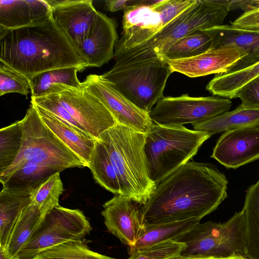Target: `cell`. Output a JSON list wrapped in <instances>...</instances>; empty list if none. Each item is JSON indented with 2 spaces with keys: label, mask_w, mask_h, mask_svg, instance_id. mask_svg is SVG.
<instances>
[{
  "label": "cell",
  "mask_w": 259,
  "mask_h": 259,
  "mask_svg": "<svg viewBox=\"0 0 259 259\" xmlns=\"http://www.w3.org/2000/svg\"><path fill=\"white\" fill-rule=\"evenodd\" d=\"M228 180L211 164L189 161L156 185L141 210L144 226L201 220L227 197Z\"/></svg>",
  "instance_id": "6da1fadb"
},
{
  "label": "cell",
  "mask_w": 259,
  "mask_h": 259,
  "mask_svg": "<svg viewBox=\"0 0 259 259\" xmlns=\"http://www.w3.org/2000/svg\"><path fill=\"white\" fill-rule=\"evenodd\" d=\"M0 62L30 81L49 70L88 64L52 16L38 23L0 31Z\"/></svg>",
  "instance_id": "7a4b0ae2"
},
{
  "label": "cell",
  "mask_w": 259,
  "mask_h": 259,
  "mask_svg": "<svg viewBox=\"0 0 259 259\" xmlns=\"http://www.w3.org/2000/svg\"><path fill=\"white\" fill-rule=\"evenodd\" d=\"M146 137L145 133L116 124L98 138L106 148L117 174L120 195L141 206L146 203L156 186L148 172Z\"/></svg>",
  "instance_id": "3957f363"
},
{
  "label": "cell",
  "mask_w": 259,
  "mask_h": 259,
  "mask_svg": "<svg viewBox=\"0 0 259 259\" xmlns=\"http://www.w3.org/2000/svg\"><path fill=\"white\" fill-rule=\"evenodd\" d=\"M230 11L225 0H196L156 35L134 48L115 51V66L161 58L180 39L198 30L223 25Z\"/></svg>",
  "instance_id": "277c9868"
},
{
  "label": "cell",
  "mask_w": 259,
  "mask_h": 259,
  "mask_svg": "<svg viewBox=\"0 0 259 259\" xmlns=\"http://www.w3.org/2000/svg\"><path fill=\"white\" fill-rule=\"evenodd\" d=\"M212 134L184 126L154 123L146 134L144 150L151 181L158 184L195 155Z\"/></svg>",
  "instance_id": "5b68a950"
},
{
  "label": "cell",
  "mask_w": 259,
  "mask_h": 259,
  "mask_svg": "<svg viewBox=\"0 0 259 259\" xmlns=\"http://www.w3.org/2000/svg\"><path fill=\"white\" fill-rule=\"evenodd\" d=\"M20 121L22 131V146L13 163L0 174L2 184L27 162L63 170L85 167L80 159L45 124L33 104L31 103L25 116Z\"/></svg>",
  "instance_id": "8992f818"
},
{
  "label": "cell",
  "mask_w": 259,
  "mask_h": 259,
  "mask_svg": "<svg viewBox=\"0 0 259 259\" xmlns=\"http://www.w3.org/2000/svg\"><path fill=\"white\" fill-rule=\"evenodd\" d=\"M173 73L163 58L120 66H113L102 74L114 83L118 91L138 108L149 114L163 96Z\"/></svg>",
  "instance_id": "52a82bcc"
},
{
  "label": "cell",
  "mask_w": 259,
  "mask_h": 259,
  "mask_svg": "<svg viewBox=\"0 0 259 259\" xmlns=\"http://www.w3.org/2000/svg\"><path fill=\"white\" fill-rule=\"evenodd\" d=\"M178 241L186 245L180 255L184 257L246 256L244 212L235 213L224 223H199Z\"/></svg>",
  "instance_id": "ba28073f"
},
{
  "label": "cell",
  "mask_w": 259,
  "mask_h": 259,
  "mask_svg": "<svg viewBox=\"0 0 259 259\" xmlns=\"http://www.w3.org/2000/svg\"><path fill=\"white\" fill-rule=\"evenodd\" d=\"M91 230L89 222L81 210L58 205L45 215L16 259H33L51 247L70 240H81Z\"/></svg>",
  "instance_id": "9c48e42d"
},
{
  "label": "cell",
  "mask_w": 259,
  "mask_h": 259,
  "mask_svg": "<svg viewBox=\"0 0 259 259\" xmlns=\"http://www.w3.org/2000/svg\"><path fill=\"white\" fill-rule=\"evenodd\" d=\"M231 106V100L224 97H194L184 94L179 97H163L152 109L149 116L154 123L181 126L208 121L229 111Z\"/></svg>",
  "instance_id": "30bf717a"
},
{
  "label": "cell",
  "mask_w": 259,
  "mask_h": 259,
  "mask_svg": "<svg viewBox=\"0 0 259 259\" xmlns=\"http://www.w3.org/2000/svg\"><path fill=\"white\" fill-rule=\"evenodd\" d=\"M82 87L98 98L111 113L117 124L147 134L153 124L149 114L138 108L102 75L90 74Z\"/></svg>",
  "instance_id": "8fae6325"
},
{
  "label": "cell",
  "mask_w": 259,
  "mask_h": 259,
  "mask_svg": "<svg viewBox=\"0 0 259 259\" xmlns=\"http://www.w3.org/2000/svg\"><path fill=\"white\" fill-rule=\"evenodd\" d=\"M58 95L62 104L82 130L96 139L103 132L117 124L102 103L83 87L71 89Z\"/></svg>",
  "instance_id": "7c38bea8"
},
{
  "label": "cell",
  "mask_w": 259,
  "mask_h": 259,
  "mask_svg": "<svg viewBox=\"0 0 259 259\" xmlns=\"http://www.w3.org/2000/svg\"><path fill=\"white\" fill-rule=\"evenodd\" d=\"M103 206L101 214L107 230L130 248L134 246L144 228L141 206L117 194Z\"/></svg>",
  "instance_id": "4fadbf2b"
},
{
  "label": "cell",
  "mask_w": 259,
  "mask_h": 259,
  "mask_svg": "<svg viewBox=\"0 0 259 259\" xmlns=\"http://www.w3.org/2000/svg\"><path fill=\"white\" fill-rule=\"evenodd\" d=\"M47 2L51 7L54 20L78 51L98 16V11L93 6V1L47 0Z\"/></svg>",
  "instance_id": "5bb4252c"
},
{
  "label": "cell",
  "mask_w": 259,
  "mask_h": 259,
  "mask_svg": "<svg viewBox=\"0 0 259 259\" xmlns=\"http://www.w3.org/2000/svg\"><path fill=\"white\" fill-rule=\"evenodd\" d=\"M211 157L228 168L259 159V127H249L224 132L219 138Z\"/></svg>",
  "instance_id": "9a60e30c"
},
{
  "label": "cell",
  "mask_w": 259,
  "mask_h": 259,
  "mask_svg": "<svg viewBox=\"0 0 259 259\" xmlns=\"http://www.w3.org/2000/svg\"><path fill=\"white\" fill-rule=\"evenodd\" d=\"M247 52L235 45H228L210 49L194 57L180 59H164L172 72H177L189 77L195 78L211 74H220L229 69Z\"/></svg>",
  "instance_id": "2e32d148"
},
{
  "label": "cell",
  "mask_w": 259,
  "mask_h": 259,
  "mask_svg": "<svg viewBox=\"0 0 259 259\" xmlns=\"http://www.w3.org/2000/svg\"><path fill=\"white\" fill-rule=\"evenodd\" d=\"M122 31L115 51L127 50L152 38L163 28L159 13L151 7L136 6L123 11Z\"/></svg>",
  "instance_id": "e0dca14e"
},
{
  "label": "cell",
  "mask_w": 259,
  "mask_h": 259,
  "mask_svg": "<svg viewBox=\"0 0 259 259\" xmlns=\"http://www.w3.org/2000/svg\"><path fill=\"white\" fill-rule=\"evenodd\" d=\"M117 26L113 18L98 11L95 23L78 48L89 67H100L114 57Z\"/></svg>",
  "instance_id": "ac0fdd59"
},
{
  "label": "cell",
  "mask_w": 259,
  "mask_h": 259,
  "mask_svg": "<svg viewBox=\"0 0 259 259\" xmlns=\"http://www.w3.org/2000/svg\"><path fill=\"white\" fill-rule=\"evenodd\" d=\"M203 30L211 38L210 49L232 45L247 52L246 56L230 67L227 72L236 71L259 62V31L223 24Z\"/></svg>",
  "instance_id": "d6986e66"
},
{
  "label": "cell",
  "mask_w": 259,
  "mask_h": 259,
  "mask_svg": "<svg viewBox=\"0 0 259 259\" xmlns=\"http://www.w3.org/2000/svg\"><path fill=\"white\" fill-rule=\"evenodd\" d=\"M52 17L47 1L1 0L0 31L42 22Z\"/></svg>",
  "instance_id": "ffe728a7"
},
{
  "label": "cell",
  "mask_w": 259,
  "mask_h": 259,
  "mask_svg": "<svg viewBox=\"0 0 259 259\" xmlns=\"http://www.w3.org/2000/svg\"><path fill=\"white\" fill-rule=\"evenodd\" d=\"M34 105L45 124L88 167L98 139L62 121L49 112Z\"/></svg>",
  "instance_id": "44dd1931"
},
{
  "label": "cell",
  "mask_w": 259,
  "mask_h": 259,
  "mask_svg": "<svg viewBox=\"0 0 259 259\" xmlns=\"http://www.w3.org/2000/svg\"><path fill=\"white\" fill-rule=\"evenodd\" d=\"M40 185L26 188L3 187L0 193V247L5 250L16 223L23 209L31 203L33 193Z\"/></svg>",
  "instance_id": "7402d4cb"
},
{
  "label": "cell",
  "mask_w": 259,
  "mask_h": 259,
  "mask_svg": "<svg viewBox=\"0 0 259 259\" xmlns=\"http://www.w3.org/2000/svg\"><path fill=\"white\" fill-rule=\"evenodd\" d=\"M77 67H68L42 72L29 81L31 97L36 98L59 94L71 89H80L82 82L77 73Z\"/></svg>",
  "instance_id": "603a6c76"
},
{
  "label": "cell",
  "mask_w": 259,
  "mask_h": 259,
  "mask_svg": "<svg viewBox=\"0 0 259 259\" xmlns=\"http://www.w3.org/2000/svg\"><path fill=\"white\" fill-rule=\"evenodd\" d=\"M192 218L144 226L135 245L130 248V255L135 251L168 240L179 241L200 223Z\"/></svg>",
  "instance_id": "cb8c5ba5"
},
{
  "label": "cell",
  "mask_w": 259,
  "mask_h": 259,
  "mask_svg": "<svg viewBox=\"0 0 259 259\" xmlns=\"http://www.w3.org/2000/svg\"><path fill=\"white\" fill-rule=\"evenodd\" d=\"M192 125L195 131L212 135L245 127H259V109L245 107L241 104L231 111Z\"/></svg>",
  "instance_id": "d4e9b609"
},
{
  "label": "cell",
  "mask_w": 259,
  "mask_h": 259,
  "mask_svg": "<svg viewBox=\"0 0 259 259\" xmlns=\"http://www.w3.org/2000/svg\"><path fill=\"white\" fill-rule=\"evenodd\" d=\"M45 217L32 202L23 209L12 231L6 250L10 259H16L19 251L38 229Z\"/></svg>",
  "instance_id": "484cf974"
},
{
  "label": "cell",
  "mask_w": 259,
  "mask_h": 259,
  "mask_svg": "<svg viewBox=\"0 0 259 259\" xmlns=\"http://www.w3.org/2000/svg\"><path fill=\"white\" fill-rule=\"evenodd\" d=\"M259 76V62L245 68L217 74L206 85L213 96L232 99L244 85Z\"/></svg>",
  "instance_id": "4316f807"
},
{
  "label": "cell",
  "mask_w": 259,
  "mask_h": 259,
  "mask_svg": "<svg viewBox=\"0 0 259 259\" xmlns=\"http://www.w3.org/2000/svg\"><path fill=\"white\" fill-rule=\"evenodd\" d=\"M242 210L245 221L246 256L259 259V180L247 190Z\"/></svg>",
  "instance_id": "83f0119b"
},
{
  "label": "cell",
  "mask_w": 259,
  "mask_h": 259,
  "mask_svg": "<svg viewBox=\"0 0 259 259\" xmlns=\"http://www.w3.org/2000/svg\"><path fill=\"white\" fill-rule=\"evenodd\" d=\"M95 181L115 195L120 194L118 178L108 152L98 139L88 166Z\"/></svg>",
  "instance_id": "f1b7e54d"
},
{
  "label": "cell",
  "mask_w": 259,
  "mask_h": 259,
  "mask_svg": "<svg viewBox=\"0 0 259 259\" xmlns=\"http://www.w3.org/2000/svg\"><path fill=\"white\" fill-rule=\"evenodd\" d=\"M62 170L56 167L27 162L2 184L3 187L8 188H26L39 186L53 175Z\"/></svg>",
  "instance_id": "f546056e"
},
{
  "label": "cell",
  "mask_w": 259,
  "mask_h": 259,
  "mask_svg": "<svg viewBox=\"0 0 259 259\" xmlns=\"http://www.w3.org/2000/svg\"><path fill=\"white\" fill-rule=\"evenodd\" d=\"M211 46L210 36L203 30H198L177 41L162 58L168 60L190 58L205 53Z\"/></svg>",
  "instance_id": "4dcf8cb0"
},
{
  "label": "cell",
  "mask_w": 259,
  "mask_h": 259,
  "mask_svg": "<svg viewBox=\"0 0 259 259\" xmlns=\"http://www.w3.org/2000/svg\"><path fill=\"white\" fill-rule=\"evenodd\" d=\"M33 259H117L90 250L81 240L68 241L47 248Z\"/></svg>",
  "instance_id": "1f68e13d"
},
{
  "label": "cell",
  "mask_w": 259,
  "mask_h": 259,
  "mask_svg": "<svg viewBox=\"0 0 259 259\" xmlns=\"http://www.w3.org/2000/svg\"><path fill=\"white\" fill-rule=\"evenodd\" d=\"M22 131L20 121L0 130V174L8 168L18 156L21 146Z\"/></svg>",
  "instance_id": "d6a6232c"
},
{
  "label": "cell",
  "mask_w": 259,
  "mask_h": 259,
  "mask_svg": "<svg viewBox=\"0 0 259 259\" xmlns=\"http://www.w3.org/2000/svg\"><path fill=\"white\" fill-rule=\"evenodd\" d=\"M64 191L60 172H57L43 182L34 191L32 202L36 204L45 216L59 205V197Z\"/></svg>",
  "instance_id": "836d02e7"
},
{
  "label": "cell",
  "mask_w": 259,
  "mask_h": 259,
  "mask_svg": "<svg viewBox=\"0 0 259 259\" xmlns=\"http://www.w3.org/2000/svg\"><path fill=\"white\" fill-rule=\"evenodd\" d=\"M185 247L184 242L168 240L137 250L128 259H172L180 256Z\"/></svg>",
  "instance_id": "e575fe53"
},
{
  "label": "cell",
  "mask_w": 259,
  "mask_h": 259,
  "mask_svg": "<svg viewBox=\"0 0 259 259\" xmlns=\"http://www.w3.org/2000/svg\"><path fill=\"white\" fill-rule=\"evenodd\" d=\"M13 93L27 97L31 93L30 82L23 75L0 62V96Z\"/></svg>",
  "instance_id": "d590c367"
},
{
  "label": "cell",
  "mask_w": 259,
  "mask_h": 259,
  "mask_svg": "<svg viewBox=\"0 0 259 259\" xmlns=\"http://www.w3.org/2000/svg\"><path fill=\"white\" fill-rule=\"evenodd\" d=\"M31 103L49 112L62 121L83 131L79 123L62 104L58 94L31 97Z\"/></svg>",
  "instance_id": "8d00e7d4"
},
{
  "label": "cell",
  "mask_w": 259,
  "mask_h": 259,
  "mask_svg": "<svg viewBox=\"0 0 259 259\" xmlns=\"http://www.w3.org/2000/svg\"><path fill=\"white\" fill-rule=\"evenodd\" d=\"M196 0H160L151 7L161 17L163 27L191 6Z\"/></svg>",
  "instance_id": "74e56055"
},
{
  "label": "cell",
  "mask_w": 259,
  "mask_h": 259,
  "mask_svg": "<svg viewBox=\"0 0 259 259\" xmlns=\"http://www.w3.org/2000/svg\"><path fill=\"white\" fill-rule=\"evenodd\" d=\"M236 98L241 100L243 106L259 109V76L241 88Z\"/></svg>",
  "instance_id": "f35d334b"
},
{
  "label": "cell",
  "mask_w": 259,
  "mask_h": 259,
  "mask_svg": "<svg viewBox=\"0 0 259 259\" xmlns=\"http://www.w3.org/2000/svg\"><path fill=\"white\" fill-rule=\"evenodd\" d=\"M259 3V1H258ZM232 26L251 31H259V5L254 9L244 12L231 22Z\"/></svg>",
  "instance_id": "ab89813d"
},
{
  "label": "cell",
  "mask_w": 259,
  "mask_h": 259,
  "mask_svg": "<svg viewBox=\"0 0 259 259\" xmlns=\"http://www.w3.org/2000/svg\"><path fill=\"white\" fill-rule=\"evenodd\" d=\"M139 0H109L105 2V9L115 12L120 10H126L137 5Z\"/></svg>",
  "instance_id": "60d3db41"
},
{
  "label": "cell",
  "mask_w": 259,
  "mask_h": 259,
  "mask_svg": "<svg viewBox=\"0 0 259 259\" xmlns=\"http://www.w3.org/2000/svg\"><path fill=\"white\" fill-rule=\"evenodd\" d=\"M229 10L243 9L244 12L249 11L259 5L258 1H227Z\"/></svg>",
  "instance_id": "b9f144b4"
},
{
  "label": "cell",
  "mask_w": 259,
  "mask_h": 259,
  "mask_svg": "<svg viewBox=\"0 0 259 259\" xmlns=\"http://www.w3.org/2000/svg\"><path fill=\"white\" fill-rule=\"evenodd\" d=\"M172 259H248L246 256L240 255H233L228 256H205V257H184L180 256Z\"/></svg>",
  "instance_id": "7bdbcfd3"
},
{
  "label": "cell",
  "mask_w": 259,
  "mask_h": 259,
  "mask_svg": "<svg viewBox=\"0 0 259 259\" xmlns=\"http://www.w3.org/2000/svg\"><path fill=\"white\" fill-rule=\"evenodd\" d=\"M0 259H10L6 251L0 247Z\"/></svg>",
  "instance_id": "ee69618b"
}]
</instances>
